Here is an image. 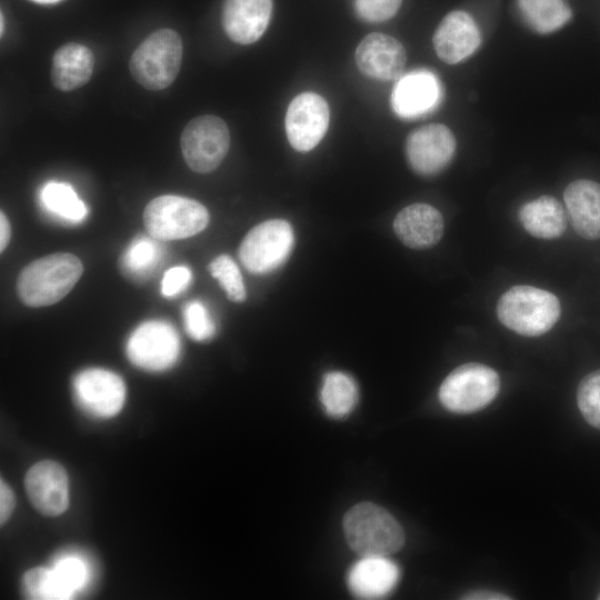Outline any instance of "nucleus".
Wrapping results in <instances>:
<instances>
[{"instance_id":"6","label":"nucleus","mask_w":600,"mask_h":600,"mask_svg":"<svg viewBox=\"0 0 600 600\" xmlns=\"http://www.w3.org/2000/svg\"><path fill=\"white\" fill-rule=\"evenodd\" d=\"M498 373L482 363H464L442 381L439 400L449 411L470 413L488 406L498 394Z\"/></svg>"},{"instance_id":"19","label":"nucleus","mask_w":600,"mask_h":600,"mask_svg":"<svg viewBox=\"0 0 600 600\" xmlns=\"http://www.w3.org/2000/svg\"><path fill=\"white\" fill-rule=\"evenodd\" d=\"M393 230L403 244L412 249H427L441 239L443 218L428 203H412L396 216Z\"/></svg>"},{"instance_id":"35","label":"nucleus","mask_w":600,"mask_h":600,"mask_svg":"<svg viewBox=\"0 0 600 600\" xmlns=\"http://www.w3.org/2000/svg\"><path fill=\"white\" fill-rule=\"evenodd\" d=\"M463 599H470V600H504L510 599L506 594L488 591V590H481V591H473L467 593Z\"/></svg>"},{"instance_id":"20","label":"nucleus","mask_w":600,"mask_h":600,"mask_svg":"<svg viewBox=\"0 0 600 600\" xmlns=\"http://www.w3.org/2000/svg\"><path fill=\"white\" fill-rule=\"evenodd\" d=\"M563 199L576 232L584 239L600 238V183L579 179L569 183Z\"/></svg>"},{"instance_id":"8","label":"nucleus","mask_w":600,"mask_h":600,"mask_svg":"<svg viewBox=\"0 0 600 600\" xmlns=\"http://www.w3.org/2000/svg\"><path fill=\"white\" fill-rule=\"evenodd\" d=\"M291 224L282 219H271L252 228L239 248L244 268L257 274L273 271L289 257L293 247Z\"/></svg>"},{"instance_id":"2","label":"nucleus","mask_w":600,"mask_h":600,"mask_svg":"<svg viewBox=\"0 0 600 600\" xmlns=\"http://www.w3.org/2000/svg\"><path fill=\"white\" fill-rule=\"evenodd\" d=\"M344 537L350 548L362 556H390L404 543L399 522L384 508L361 502L350 508L343 519Z\"/></svg>"},{"instance_id":"9","label":"nucleus","mask_w":600,"mask_h":600,"mask_svg":"<svg viewBox=\"0 0 600 600\" xmlns=\"http://www.w3.org/2000/svg\"><path fill=\"white\" fill-rule=\"evenodd\" d=\"M128 359L138 368L162 371L170 368L180 353V339L176 329L162 320L140 324L127 341Z\"/></svg>"},{"instance_id":"10","label":"nucleus","mask_w":600,"mask_h":600,"mask_svg":"<svg viewBox=\"0 0 600 600\" xmlns=\"http://www.w3.org/2000/svg\"><path fill=\"white\" fill-rule=\"evenodd\" d=\"M78 406L96 418L119 413L126 400V384L114 372L90 368L79 372L72 383Z\"/></svg>"},{"instance_id":"28","label":"nucleus","mask_w":600,"mask_h":600,"mask_svg":"<svg viewBox=\"0 0 600 600\" xmlns=\"http://www.w3.org/2000/svg\"><path fill=\"white\" fill-rule=\"evenodd\" d=\"M28 598L36 600H67L51 568H33L26 572L22 580Z\"/></svg>"},{"instance_id":"14","label":"nucleus","mask_w":600,"mask_h":600,"mask_svg":"<svg viewBox=\"0 0 600 600\" xmlns=\"http://www.w3.org/2000/svg\"><path fill=\"white\" fill-rule=\"evenodd\" d=\"M24 486L32 504L46 516H59L69 504V480L64 468L54 461H40L27 472Z\"/></svg>"},{"instance_id":"17","label":"nucleus","mask_w":600,"mask_h":600,"mask_svg":"<svg viewBox=\"0 0 600 600\" xmlns=\"http://www.w3.org/2000/svg\"><path fill=\"white\" fill-rule=\"evenodd\" d=\"M400 579L399 566L388 556H362L347 576L348 587L360 599H380L388 596Z\"/></svg>"},{"instance_id":"27","label":"nucleus","mask_w":600,"mask_h":600,"mask_svg":"<svg viewBox=\"0 0 600 600\" xmlns=\"http://www.w3.org/2000/svg\"><path fill=\"white\" fill-rule=\"evenodd\" d=\"M156 240L146 237L136 239L121 258L122 270L133 277H144L151 272L161 257V248Z\"/></svg>"},{"instance_id":"22","label":"nucleus","mask_w":600,"mask_h":600,"mask_svg":"<svg viewBox=\"0 0 600 600\" xmlns=\"http://www.w3.org/2000/svg\"><path fill=\"white\" fill-rule=\"evenodd\" d=\"M519 220L526 231L540 239L558 238L567 228L562 204L547 194L526 202L519 210Z\"/></svg>"},{"instance_id":"23","label":"nucleus","mask_w":600,"mask_h":600,"mask_svg":"<svg viewBox=\"0 0 600 600\" xmlns=\"http://www.w3.org/2000/svg\"><path fill=\"white\" fill-rule=\"evenodd\" d=\"M517 7L527 27L539 34L561 29L572 17L568 0H517Z\"/></svg>"},{"instance_id":"25","label":"nucleus","mask_w":600,"mask_h":600,"mask_svg":"<svg viewBox=\"0 0 600 600\" xmlns=\"http://www.w3.org/2000/svg\"><path fill=\"white\" fill-rule=\"evenodd\" d=\"M41 201L51 213L71 222L83 220L88 213L87 206L68 183L48 182L41 190Z\"/></svg>"},{"instance_id":"1","label":"nucleus","mask_w":600,"mask_h":600,"mask_svg":"<svg viewBox=\"0 0 600 600\" xmlns=\"http://www.w3.org/2000/svg\"><path fill=\"white\" fill-rule=\"evenodd\" d=\"M82 272L83 266L77 256L49 254L22 269L17 280V292L29 307L51 306L71 291Z\"/></svg>"},{"instance_id":"15","label":"nucleus","mask_w":600,"mask_h":600,"mask_svg":"<svg viewBox=\"0 0 600 600\" xmlns=\"http://www.w3.org/2000/svg\"><path fill=\"white\" fill-rule=\"evenodd\" d=\"M354 59L363 74L387 81L401 77L407 56L403 46L396 38L372 32L360 41Z\"/></svg>"},{"instance_id":"38","label":"nucleus","mask_w":600,"mask_h":600,"mask_svg":"<svg viewBox=\"0 0 600 600\" xmlns=\"http://www.w3.org/2000/svg\"><path fill=\"white\" fill-rule=\"evenodd\" d=\"M0 17H1V20H0V33L2 36L3 34L4 20H3V14L2 13L0 14Z\"/></svg>"},{"instance_id":"37","label":"nucleus","mask_w":600,"mask_h":600,"mask_svg":"<svg viewBox=\"0 0 600 600\" xmlns=\"http://www.w3.org/2000/svg\"><path fill=\"white\" fill-rule=\"evenodd\" d=\"M36 3H41V4H52V3H57L61 0H31Z\"/></svg>"},{"instance_id":"39","label":"nucleus","mask_w":600,"mask_h":600,"mask_svg":"<svg viewBox=\"0 0 600 600\" xmlns=\"http://www.w3.org/2000/svg\"><path fill=\"white\" fill-rule=\"evenodd\" d=\"M598 599H600V594H599Z\"/></svg>"},{"instance_id":"34","label":"nucleus","mask_w":600,"mask_h":600,"mask_svg":"<svg viewBox=\"0 0 600 600\" xmlns=\"http://www.w3.org/2000/svg\"><path fill=\"white\" fill-rule=\"evenodd\" d=\"M14 508V497L10 487L3 481H0V522L3 524L11 516Z\"/></svg>"},{"instance_id":"16","label":"nucleus","mask_w":600,"mask_h":600,"mask_svg":"<svg viewBox=\"0 0 600 600\" xmlns=\"http://www.w3.org/2000/svg\"><path fill=\"white\" fill-rule=\"evenodd\" d=\"M437 56L448 64H456L470 57L480 46V30L473 18L466 11L449 12L433 34Z\"/></svg>"},{"instance_id":"36","label":"nucleus","mask_w":600,"mask_h":600,"mask_svg":"<svg viewBox=\"0 0 600 600\" xmlns=\"http://www.w3.org/2000/svg\"><path fill=\"white\" fill-rule=\"evenodd\" d=\"M11 236V227L9 220L3 211L0 213V250L1 252L7 248Z\"/></svg>"},{"instance_id":"12","label":"nucleus","mask_w":600,"mask_h":600,"mask_svg":"<svg viewBox=\"0 0 600 600\" xmlns=\"http://www.w3.org/2000/svg\"><path fill=\"white\" fill-rule=\"evenodd\" d=\"M456 138L441 123H430L409 133L406 140V157L414 172L434 176L452 160Z\"/></svg>"},{"instance_id":"31","label":"nucleus","mask_w":600,"mask_h":600,"mask_svg":"<svg viewBox=\"0 0 600 600\" xmlns=\"http://www.w3.org/2000/svg\"><path fill=\"white\" fill-rule=\"evenodd\" d=\"M183 321L186 331L197 341L211 338L216 331L213 320L207 308L198 300L191 301L184 307Z\"/></svg>"},{"instance_id":"29","label":"nucleus","mask_w":600,"mask_h":600,"mask_svg":"<svg viewBox=\"0 0 600 600\" xmlns=\"http://www.w3.org/2000/svg\"><path fill=\"white\" fill-rule=\"evenodd\" d=\"M211 276L218 280L227 297L234 302L246 299V288L240 270L227 254L214 258L209 264Z\"/></svg>"},{"instance_id":"13","label":"nucleus","mask_w":600,"mask_h":600,"mask_svg":"<svg viewBox=\"0 0 600 600\" xmlns=\"http://www.w3.org/2000/svg\"><path fill=\"white\" fill-rule=\"evenodd\" d=\"M442 98L438 77L427 70L418 69L401 76L391 93V107L402 119H414L434 110Z\"/></svg>"},{"instance_id":"33","label":"nucleus","mask_w":600,"mask_h":600,"mask_svg":"<svg viewBox=\"0 0 600 600\" xmlns=\"http://www.w3.org/2000/svg\"><path fill=\"white\" fill-rule=\"evenodd\" d=\"M191 281V271L187 267L178 266L170 268L163 276L161 292L171 298L183 291Z\"/></svg>"},{"instance_id":"30","label":"nucleus","mask_w":600,"mask_h":600,"mask_svg":"<svg viewBox=\"0 0 600 600\" xmlns=\"http://www.w3.org/2000/svg\"><path fill=\"white\" fill-rule=\"evenodd\" d=\"M577 401L583 418L600 429V370L587 374L581 380Z\"/></svg>"},{"instance_id":"26","label":"nucleus","mask_w":600,"mask_h":600,"mask_svg":"<svg viewBox=\"0 0 600 600\" xmlns=\"http://www.w3.org/2000/svg\"><path fill=\"white\" fill-rule=\"evenodd\" d=\"M50 568L68 599L83 590L91 579L89 562L76 552L58 556Z\"/></svg>"},{"instance_id":"3","label":"nucleus","mask_w":600,"mask_h":600,"mask_svg":"<svg viewBox=\"0 0 600 600\" xmlns=\"http://www.w3.org/2000/svg\"><path fill=\"white\" fill-rule=\"evenodd\" d=\"M559 299L551 292L532 286H514L497 304L499 321L508 329L528 337L548 332L560 317Z\"/></svg>"},{"instance_id":"4","label":"nucleus","mask_w":600,"mask_h":600,"mask_svg":"<svg viewBox=\"0 0 600 600\" xmlns=\"http://www.w3.org/2000/svg\"><path fill=\"white\" fill-rule=\"evenodd\" d=\"M182 41L171 29L149 34L133 51L129 70L133 79L148 90H162L177 78L182 62Z\"/></svg>"},{"instance_id":"21","label":"nucleus","mask_w":600,"mask_h":600,"mask_svg":"<svg viewBox=\"0 0 600 600\" xmlns=\"http://www.w3.org/2000/svg\"><path fill=\"white\" fill-rule=\"evenodd\" d=\"M93 64L94 58L88 47L77 42L66 43L52 57L51 81L61 91L78 89L90 80Z\"/></svg>"},{"instance_id":"18","label":"nucleus","mask_w":600,"mask_h":600,"mask_svg":"<svg viewBox=\"0 0 600 600\" xmlns=\"http://www.w3.org/2000/svg\"><path fill=\"white\" fill-rule=\"evenodd\" d=\"M271 13L272 0H224L222 26L232 41L250 44L262 37Z\"/></svg>"},{"instance_id":"32","label":"nucleus","mask_w":600,"mask_h":600,"mask_svg":"<svg viewBox=\"0 0 600 600\" xmlns=\"http://www.w3.org/2000/svg\"><path fill=\"white\" fill-rule=\"evenodd\" d=\"M402 0H354L357 14L367 22H383L400 9Z\"/></svg>"},{"instance_id":"7","label":"nucleus","mask_w":600,"mask_h":600,"mask_svg":"<svg viewBox=\"0 0 600 600\" xmlns=\"http://www.w3.org/2000/svg\"><path fill=\"white\" fill-rule=\"evenodd\" d=\"M180 146L183 159L192 171L198 173L213 171L229 150L228 126L217 116L197 117L184 127Z\"/></svg>"},{"instance_id":"24","label":"nucleus","mask_w":600,"mask_h":600,"mask_svg":"<svg viewBox=\"0 0 600 600\" xmlns=\"http://www.w3.org/2000/svg\"><path fill=\"white\" fill-rule=\"evenodd\" d=\"M359 398L356 381L347 373L332 371L324 376L320 401L326 413L332 418H343L356 407Z\"/></svg>"},{"instance_id":"5","label":"nucleus","mask_w":600,"mask_h":600,"mask_svg":"<svg viewBox=\"0 0 600 600\" xmlns=\"http://www.w3.org/2000/svg\"><path fill=\"white\" fill-rule=\"evenodd\" d=\"M148 233L157 240H179L201 232L209 223V212L197 200L164 194L152 199L143 212Z\"/></svg>"},{"instance_id":"11","label":"nucleus","mask_w":600,"mask_h":600,"mask_svg":"<svg viewBox=\"0 0 600 600\" xmlns=\"http://www.w3.org/2000/svg\"><path fill=\"white\" fill-rule=\"evenodd\" d=\"M327 101L314 92H302L289 104L286 113V132L291 147L310 151L324 137L329 126Z\"/></svg>"}]
</instances>
